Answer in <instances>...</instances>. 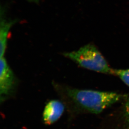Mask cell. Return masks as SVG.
<instances>
[{
    "instance_id": "1",
    "label": "cell",
    "mask_w": 129,
    "mask_h": 129,
    "mask_svg": "<svg viewBox=\"0 0 129 129\" xmlns=\"http://www.w3.org/2000/svg\"><path fill=\"white\" fill-rule=\"evenodd\" d=\"M52 85L64 105L70 122L84 113H100L122 97L116 93L77 89L55 82Z\"/></svg>"
},
{
    "instance_id": "6",
    "label": "cell",
    "mask_w": 129,
    "mask_h": 129,
    "mask_svg": "<svg viewBox=\"0 0 129 129\" xmlns=\"http://www.w3.org/2000/svg\"><path fill=\"white\" fill-rule=\"evenodd\" d=\"M112 74L119 77L124 83L129 86V69L126 70H113Z\"/></svg>"
},
{
    "instance_id": "7",
    "label": "cell",
    "mask_w": 129,
    "mask_h": 129,
    "mask_svg": "<svg viewBox=\"0 0 129 129\" xmlns=\"http://www.w3.org/2000/svg\"><path fill=\"white\" fill-rule=\"evenodd\" d=\"M126 112L127 114V116L129 119V99L127 101V103L125 106Z\"/></svg>"
},
{
    "instance_id": "5",
    "label": "cell",
    "mask_w": 129,
    "mask_h": 129,
    "mask_svg": "<svg viewBox=\"0 0 129 129\" xmlns=\"http://www.w3.org/2000/svg\"><path fill=\"white\" fill-rule=\"evenodd\" d=\"M15 22L14 21L1 20L0 27V56L4 57L7 46L8 37L10 29Z\"/></svg>"
},
{
    "instance_id": "2",
    "label": "cell",
    "mask_w": 129,
    "mask_h": 129,
    "mask_svg": "<svg viewBox=\"0 0 129 129\" xmlns=\"http://www.w3.org/2000/svg\"><path fill=\"white\" fill-rule=\"evenodd\" d=\"M65 57L86 70L104 74H112L105 58L95 45L89 44L78 50L64 53Z\"/></svg>"
},
{
    "instance_id": "4",
    "label": "cell",
    "mask_w": 129,
    "mask_h": 129,
    "mask_svg": "<svg viewBox=\"0 0 129 129\" xmlns=\"http://www.w3.org/2000/svg\"><path fill=\"white\" fill-rule=\"evenodd\" d=\"M65 110L60 100H53L46 104L43 111V121L44 124L50 125L55 123L63 115Z\"/></svg>"
},
{
    "instance_id": "3",
    "label": "cell",
    "mask_w": 129,
    "mask_h": 129,
    "mask_svg": "<svg viewBox=\"0 0 129 129\" xmlns=\"http://www.w3.org/2000/svg\"><path fill=\"white\" fill-rule=\"evenodd\" d=\"M17 78L4 57L0 61V103L16 96L18 87Z\"/></svg>"
}]
</instances>
